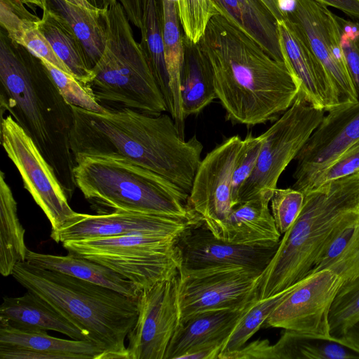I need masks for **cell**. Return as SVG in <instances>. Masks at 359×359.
Here are the masks:
<instances>
[{
	"instance_id": "obj_1",
	"label": "cell",
	"mask_w": 359,
	"mask_h": 359,
	"mask_svg": "<svg viewBox=\"0 0 359 359\" xmlns=\"http://www.w3.org/2000/svg\"><path fill=\"white\" fill-rule=\"evenodd\" d=\"M210 62L217 98L233 124L276 121L296 100L299 84L232 19L214 15L196 43Z\"/></svg>"
},
{
	"instance_id": "obj_2",
	"label": "cell",
	"mask_w": 359,
	"mask_h": 359,
	"mask_svg": "<svg viewBox=\"0 0 359 359\" xmlns=\"http://www.w3.org/2000/svg\"><path fill=\"white\" fill-rule=\"evenodd\" d=\"M70 105L75 162L85 156L123 158L190 193L203 147L196 135L186 141L171 116L149 115L127 107L97 113Z\"/></svg>"
},
{
	"instance_id": "obj_3",
	"label": "cell",
	"mask_w": 359,
	"mask_h": 359,
	"mask_svg": "<svg viewBox=\"0 0 359 359\" xmlns=\"http://www.w3.org/2000/svg\"><path fill=\"white\" fill-rule=\"evenodd\" d=\"M1 110L32 139L68 199L76 187L70 137L73 111L42 61L1 32Z\"/></svg>"
},
{
	"instance_id": "obj_4",
	"label": "cell",
	"mask_w": 359,
	"mask_h": 359,
	"mask_svg": "<svg viewBox=\"0 0 359 359\" xmlns=\"http://www.w3.org/2000/svg\"><path fill=\"white\" fill-rule=\"evenodd\" d=\"M298 217L283 234L264 270L259 299L274 295L307 276L329 243L359 222V172L305 191Z\"/></svg>"
},
{
	"instance_id": "obj_5",
	"label": "cell",
	"mask_w": 359,
	"mask_h": 359,
	"mask_svg": "<svg viewBox=\"0 0 359 359\" xmlns=\"http://www.w3.org/2000/svg\"><path fill=\"white\" fill-rule=\"evenodd\" d=\"M11 276L79 328L102 351L101 359H127L125 341L137 318V298L27 262Z\"/></svg>"
},
{
	"instance_id": "obj_6",
	"label": "cell",
	"mask_w": 359,
	"mask_h": 359,
	"mask_svg": "<svg viewBox=\"0 0 359 359\" xmlns=\"http://www.w3.org/2000/svg\"><path fill=\"white\" fill-rule=\"evenodd\" d=\"M76 187L99 213L124 210L182 218L201 217L189 194L165 177L131 161L85 156L76 161Z\"/></svg>"
},
{
	"instance_id": "obj_7",
	"label": "cell",
	"mask_w": 359,
	"mask_h": 359,
	"mask_svg": "<svg viewBox=\"0 0 359 359\" xmlns=\"http://www.w3.org/2000/svg\"><path fill=\"white\" fill-rule=\"evenodd\" d=\"M177 239L133 233L62 243L68 252L100 264L131 281L141 291L179 274Z\"/></svg>"
},
{
	"instance_id": "obj_8",
	"label": "cell",
	"mask_w": 359,
	"mask_h": 359,
	"mask_svg": "<svg viewBox=\"0 0 359 359\" xmlns=\"http://www.w3.org/2000/svg\"><path fill=\"white\" fill-rule=\"evenodd\" d=\"M324 112L298 94L292 106L262 134L256 166L240 191L238 205L264 194L273 195L280 176L318 126Z\"/></svg>"
},
{
	"instance_id": "obj_9",
	"label": "cell",
	"mask_w": 359,
	"mask_h": 359,
	"mask_svg": "<svg viewBox=\"0 0 359 359\" xmlns=\"http://www.w3.org/2000/svg\"><path fill=\"white\" fill-rule=\"evenodd\" d=\"M1 144L23 181L24 187L51 224V233L60 230L76 214L53 169L32 139L11 115L1 116Z\"/></svg>"
},
{
	"instance_id": "obj_10",
	"label": "cell",
	"mask_w": 359,
	"mask_h": 359,
	"mask_svg": "<svg viewBox=\"0 0 359 359\" xmlns=\"http://www.w3.org/2000/svg\"><path fill=\"white\" fill-rule=\"evenodd\" d=\"M262 273L231 267L180 275L181 323L201 313L240 308L259 298Z\"/></svg>"
},
{
	"instance_id": "obj_11",
	"label": "cell",
	"mask_w": 359,
	"mask_h": 359,
	"mask_svg": "<svg viewBox=\"0 0 359 359\" xmlns=\"http://www.w3.org/2000/svg\"><path fill=\"white\" fill-rule=\"evenodd\" d=\"M180 274L140 291L138 315L128 334L127 359H165L181 324Z\"/></svg>"
},
{
	"instance_id": "obj_12",
	"label": "cell",
	"mask_w": 359,
	"mask_h": 359,
	"mask_svg": "<svg viewBox=\"0 0 359 359\" xmlns=\"http://www.w3.org/2000/svg\"><path fill=\"white\" fill-rule=\"evenodd\" d=\"M341 285L339 278L329 269L311 271L285 289L283 300L262 327L332 339L329 312Z\"/></svg>"
},
{
	"instance_id": "obj_13",
	"label": "cell",
	"mask_w": 359,
	"mask_h": 359,
	"mask_svg": "<svg viewBox=\"0 0 359 359\" xmlns=\"http://www.w3.org/2000/svg\"><path fill=\"white\" fill-rule=\"evenodd\" d=\"M286 20L304 36L337 90L341 104L357 102L358 97L341 48L336 15L316 0H295Z\"/></svg>"
},
{
	"instance_id": "obj_14",
	"label": "cell",
	"mask_w": 359,
	"mask_h": 359,
	"mask_svg": "<svg viewBox=\"0 0 359 359\" xmlns=\"http://www.w3.org/2000/svg\"><path fill=\"white\" fill-rule=\"evenodd\" d=\"M243 140L233 135L201 160L189 193V205L219 238L232 209L231 182Z\"/></svg>"
},
{
	"instance_id": "obj_15",
	"label": "cell",
	"mask_w": 359,
	"mask_h": 359,
	"mask_svg": "<svg viewBox=\"0 0 359 359\" xmlns=\"http://www.w3.org/2000/svg\"><path fill=\"white\" fill-rule=\"evenodd\" d=\"M278 244L262 246L228 243L217 238L202 220L189 226L176 241L180 260L179 273L184 276L231 267L263 272Z\"/></svg>"
},
{
	"instance_id": "obj_16",
	"label": "cell",
	"mask_w": 359,
	"mask_h": 359,
	"mask_svg": "<svg viewBox=\"0 0 359 359\" xmlns=\"http://www.w3.org/2000/svg\"><path fill=\"white\" fill-rule=\"evenodd\" d=\"M202 220L201 217L182 218L124 210L97 215L76 212L60 230L50 233V237L62 243L133 233L157 234L177 239L189 226Z\"/></svg>"
},
{
	"instance_id": "obj_17",
	"label": "cell",
	"mask_w": 359,
	"mask_h": 359,
	"mask_svg": "<svg viewBox=\"0 0 359 359\" xmlns=\"http://www.w3.org/2000/svg\"><path fill=\"white\" fill-rule=\"evenodd\" d=\"M327 111L294 158L295 189L300 190L312 175L359 141V100Z\"/></svg>"
},
{
	"instance_id": "obj_18",
	"label": "cell",
	"mask_w": 359,
	"mask_h": 359,
	"mask_svg": "<svg viewBox=\"0 0 359 359\" xmlns=\"http://www.w3.org/2000/svg\"><path fill=\"white\" fill-rule=\"evenodd\" d=\"M278 28L283 60L299 84V95L324 111L339 105L337 90L301 32L288 20L278 22Z\"/></svg>"
},
{
	"instance_id": "obj_19",
	"label": "cell",
	"mask_w": 359,
	"mask_h": 359,
	"mask_svg": "<svg viewBox=\"0 0 359 359\" xmlns=\"http://www.w3.org/2000/svg\"><path fill=\"white\" fill-rule=\"evenodd\" d=\"M244 306L207 311L181 323L166 352L165 359H181L189 351L208 344L224 341L241 316L259 299Z\"/></svg>"
},
{
	"instance_id": "obj_20",
	"label": "cell",
	"mask_w": 359,
	"mask_h": 359,
	"mask_svg": "<svg viewBox=\"0 0 359 359\" xmlns=\"http://www.w3.org/2000/svg\"><path fill=\"white\" fill-rule=\"evenodd\" d=\"M271 197L264 194L234 206L224 222L219 239L248 245L278 244L282 235L269 208Z\"/></svg>"
},
{
	"instance_id": "obj_21",
	"label": "cell",
	"mask_w": 359,
	"mask_h": 359,
	"mask_svg": "<svg viewBox=\"0 0 359 359\" xmlns=\"http://www.w3.org/2000/svg\"><path fill=\"white\" fill-rule=\"evenodd\" d=\"M257 355L261 359H353L359 353L341 341L285 330L279 339L271 344L259 339Z\"/></svg>"
},
{
	"instance_id": "obj_22",
	"label": "cell",
	"mask_w": 359,
	"mask_h": 359,
	"mask_svg": "<svg viewBox=\"0 0 359 359\" xmlns=\"http://www.w3.org/2000/svg\"><path fill=\"white\" fill-rule=\"evenodd\" d=\"M0 320L18 327L56 331L72 339L88 341L79 328L30 291L20 297H4L0 306Z\"/></svg>"
},
{
	"instance_id": "obj_23",
	"label": "cell",
	"mask_w": 359,
	"mask_h": 359,
	"mask_svg": "<svg viewBox=\"0 0 359 359\" xmlns=\"http://www.w3.org/2000/svg\"><path fill=\"white\" fill-rule=\"evenodd\" d=\"M25 262L37 268L58 271L105 286L133 298H137L140 292L131 281L111 269L74 253L55 255L28 249Z\"/></svg>"
},
{
	"instance_id": "obj_24",
	"label": "cell",
	"mask_w": 359,
	"mask_h": 359,
	"mask_svg": "<svg viewBox=\"0 0 359 359\" xmlns=\"http://www.w3.org/2000/svg\"><path fill=\"white\" fill-rule=\"evenodd\" d=\"M219 12L232 19L272 58L284 62L278 22L261 0H214Z\"/></svg>"
},
{
	"instance_id": "obj_25",
	"label": "cell",
	"mask_w": 359,
	"mask_h": 359,
	"mask_svg": "<svg viewBox=\"0 0 359 359\" xmlns=\"http://www.w3.org/2000/svg\"><path fill=\"white\" fill-rule=\"evenodd\" d=\"M0 345L53 353L61 359H101L103 353L91 341L57 338L49 335L46 330L18 327L2 320Z\"/></svg>"
},
{
	"instance_id": "obj_26",
	"label": "cell",
	"mask_w": 359,
	"mask_h": 359,
	"mask_svg": "<svg viewBox=\"0 0 359 359\" xmlns=\"http://www.w3.org/2000/svg\"><path fill=\"white\" fill-rule=\"evenodd\" d=\"M184 59L180 74V94L184 118L197 114L217 95L208 59L198 44L185 40Z\"/></svg>"
},
{
	"instance_id": "obj_27",
	"label": "cell",
	"mask_w": 359,
	"mask_h": 359,
	"mask_svg": "<svg viewBox=\"0 0 359 359\" xmlns=\"http://www.w3.org/2000/svg\"><path fill=\"white\" fill-rule=\"evenodd\" d=\"M45 8L61 20L80 41L93 69L100 60L105 45L103 10L90 11L67 0H45Z\"/></svg>"
},
{
	"instance_id": "obj_28",
	"label": "cell",
	"mask_w": 359,
	"mask_h": 359,
	"mask_svg": "<svg viewBox=\"0 0 359 359\" xmlns=\"http://www.w3.org/2000/svg\"><path fill=\"white\" fill-rule=\"evenodd\" d=\"M164 57L170 80L172 107L170 112L180 135L184 138L185 118L182 108L180 74L185 46L180 33L176 2L162 0Z\"/></svg>"
},
{
	"instance_id": "obj_29",
	"label": "cell",
	"mask_w": 359,
	"mask_h": 359,
	"mask_svg": "<svg viewBox=\"0 0 359 359\" xmlns=\"http://www.w3.org/2000/svg\"><path fill=\"white\" fill-rule=\"evenodd\" d=\"M25 231L18 216L17 202L1 171L0 273L4 277L11 275L16 264L26 261L28 248L25 243Z\"/></svg>"
},
{
	"instance_id": "obj_30",
	"label": "cell",
	"mask_w": 359,
	"mask_h": 359,
	"mask_svg": "<svg viewBox=\"0 0 359 359\" xmlns=\"http://www.w3.org/2000/svg\"><path fill=\"white\" fill-rule=\"evenodd\" d=\"M42 11L40 31L72 75L87 85L93 77V72L83 45L61 20L46 8Z\"/></svg>"
},
{
	"instance_id": "obj_31",
	"label": "cell",
	"mask_w": 359,
	"mask_h": 359,
	"mask_svg": "<svg viewBox=\"0 0 359 359\" xmlns=\"http://www.w3.org/2000/svg\"><path fill=\"white\" fill-rule=\"evenodd\" d=\"M142 7L141 44L147 53L156 83L170 113L172 100L164 57L162 0H142Z\"/></svg>"
},
{
	"instance_id": "obj_32",
	"label": "cell",
	"mask_w": 359,
	"mask_h": 359,
	"mask_svg": "<svg viewBox=\"0 0 359 359\" xmlns=\"http://www.w3.org/2000/svg\"><path fill=\"white\" fill-rule=\"evenodd\" d=\"M323 269L334 273L341 285L359 276V222L346 227L326 247L312 271Z\"/></svg>"
},
{
	"instance_id": "obj_33",
	"label": "cell",
	"mask_w": 359,
	"mask_h": 359,
	"mask_svg": "<svg viewBox=\"0 0 359 359\" xmlns=\"http://www.w3.org/2000/svg\"><path fill=\"white\" fill-rule=\"evenodd\" d=\"M285 290L264 299H259L238 320L222 347L218 359L243 348L283 300Z\"/></svg>"
},
{
	"instance_id": "obj_34",
	"label": "cell",
	"mask_w": 359,
	"mask_h": 359,
	"mask_svg": "<svg viewBox=\"0 0 359 359\" xmlns=\"http://www.w3.org/2000/svg\"><path fill=\"white\" fill-rule=\"evenodd\" d=\"M359 320V276L342 284L330 306L329 329L332 339L340 341L346 330Z\"/></svg>"
},
{
	"instance_id": "obj_35",
	"label": "cell",
	"mask_w": 359,
	"mask_h": 359,
	"mask_svg": "<svg viewBox=\"0 0 359 359\" xmlns=\"http://www.w3.org/2000/svg\"><path fill=\"white\" fill-rule=\"evenodd\" d=\"M176 4L185 40L193 44L202 39L210 19L220 13L214 0H178Z\"/></svg>"
},
{
	"instance_id": "obj_36",
	"label": "cell",
	"mask_w": 359,
	"mask_h": 359,
	"mask_svg": "<svg viewBox=\"0 0 359 359\" xmlns=\"http://www.w3.org/2000/svg\"><path fill=\"white\" fill-rule=\"evenodd\" d=\"M40 60L48 69L62 95L69 104L97 113L106 111V108L96 100L86 85L50 62Z\"/></svg>"
},
{
	"instance_id": "obj_37",
	"label": "cell",
	"mask_w": 359,
	"mask_h": 359,
	"mask_svg": "<svg viewBox=\"0 0 359 359\" xmlns=\"http://www.w3.org/2000/svg\"><path fill=\"white\" fill-rule=\"evenodd\" d=\"M263 141L262 134L255 137L251 133L243 140L232 175V208L238 205L240 191L256 166Z\"/></svg>"
},
{
	"instance_id": "obj_38",
	"label": "cell",
	"mask_w": 359,
	"mask_h": 359,
	"mask_svg": "<svg viewBox=\"0 0 359 359\" xmlns=\"http://www.w3.org/2000/svg\"><path fill=\"white\" fill-rule=\"evenodd\" d=\"M304 194L294 188H276L271 198V214L276 228L284 234L295 221L304 205Z\"/></svg>"
},
{
	"instance_id": "obj_39",
	"label": "cell",
	"mask_w": 359,
	"mask_h": 359,
	"mask_svg": "<svg viewBox=\"0 0 359 359\" xmlns=\"http://www.w3.org/2000/svg\"><path fill=\"white\" fill-rule=\"evenodd\" d=\"M359 172V141L328 165L318 171L299 190L305 191L330 181Z\"/></svg>"
},
{
	"instance_id": "obj_40",
	"label": "cell",
	"mask_w": 359,
	"mask_h": 359,
	"mask_svg": "<svg viewBox=\"0 0 359 359\" xmlns=\"http://www.w3.org/2000/svg\"><path fill=\"white\" fill-rule=\"evenodd\" d=\"M341 46L359 100V21L336 15Z\"/></svg>"
},
{
	"instance_id": "obj_41",
	"label": "cell",
	"mask_w": 359,
	"mask_h": 359,
	"mask_svg": "<svg viewBox=\"0 0 359 359\" xmlns=\"http://www.w3.org/2000/svg\"><path fill=\"white\" fill-rule=\"evenodd\" d=\"M222 347L219 344H205L189 351L181 359H218Z\"/></svg>"
},
{
	"instance_id": "obj_42",
	"label": "cell",
	"mask_w": 359,
	"mask_h": 359,
	"mask_svg": "<svg viewBox=\"0 0 359 359\" xmlns=\"http://www.w3.org/2000/svg\"><path fill=\"white\" fill-rule=\"evenodd\" d=\"M335 8L354 20L359 21V0H316Z\"/></svg>"
},
{
	"instance_id": "obj_43",
	"label": "cell",
	"mask_w": 359,
	"mask_h": 359,
	"mask_svg": "<svg viewBox=\"0 0 359 359\" xmlns=\"http://www.w3.org/2000/svg\"><path fill=\"white\" fill-rule=\"evenodd\" d=\"M122 5L129 20L141 30L142 27V0H117Z\"/></svg>"
},
{
	"instance_id": "obj_44",
	"label": "cell",
	"mask_w": 359,
	"mask_h": 359,
	"mask_svg": "<svg viewBox=\"0 0 359 359\" xmlns=\"http://www.w3.org/2000/svg\"><path fill=\"white\" fill-rule=\"evenodd\" d=\"M340 341L359 353V320L346 330Z\"/></svg>"
},
{
	"instance_id": "obj_45",
	"label": "cell",
	"mask_w": 359,
	"mask_h": 359,
	"mask_svg": "<svg viewBox=\"0 0 359 359\" xmlns=\"http://www.w3.org/2000/svg\"><path fill=\"white\" fill-rule=\"evenodd\" d=\"M273 15L277 22L285 20V17L279 8L277 0H261Z\"/></svg>"
},
{
	"instance_id": "obj_46",
	"label": "cell",
	"mask_w": 359,
	"mask_h": 359,
	"mask_svg": "<svg viewBox=\"0 0 359 359\" xmlns=\"http://www.w3.org/2000/svg\"><path fill=\"white\" fill-rule=\"evenodd\" d=\"M68 1L74 4L77 6H81L90 11H102V10L98 9L93 6L88 0H67Z\"/></svg>"
},
{
	"instance_id": "obj_47",
	"label": "cell",
	"mask_w": 359,
	"mask_h": 359,
	"mask_svg": "<svg viewBox=\"0 0 359 359\" xmlns=\"http://www.w3.org/2000/svg\"><path fill=\"white\" fill-rule=\"evenodd\" d=\"M93 6L98 9H104L111 3L117 0H88Z\"/></svg>"
},
{
	"instance_id": "obj_48",
	"label": "cell",
	"mask_w": 359,
	"mask_h": 359,
	"mask_svg": "<svg viewBox=\"0 0 359 359\" xmlns=\"http://www.w3.org/2000/svg\"><path fill=\"white\" fill-rule=\"evenodd\" d=\"M19 1H21L22 4H24L27 6H34L39 7L42 11L46 7L45 0H19Z\"/></svg>"
}]
</instances>
